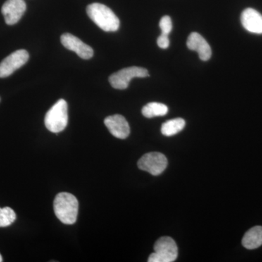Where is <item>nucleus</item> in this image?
<instances>
[{"mask_svg":"<svg viewBox=\"0 0 262 262\" xmlns=\"http://www.w3.org/2000/svg\"><path fill=\"white\" fill-rule=\"evenodd\" d=\"M185 120L182 118L172 119L164 122L161 127V132L165 136H172L181 132L185 127Z\"/></svg>","mask_w":262,"mask_h":262,"instance_id":"obj_15","label":"nucleus"},{"mask_svg":"<svg viewBox=\"0 0 262 262\" xmlns=\"http://www.w3.org/2000/svg\"><path fill=\"white\" fill-rule=\"evenodd\" d=\"M155 252L151 253L149 262H173L178 257V247L171 237H162L157 241Z\"/></svg>","mask_w":262,"mask_h":262,"instance_id":"obj_4","label":"nucleus"},{"mask_svg":"<svg viewBox=\"0 0 262 262\" xmlns=\"http://www.w3.org/2000/svg\"><path fill=\"white\" fill-rule=\"evenodd\" d=\"M243 27L253 34H262V15L253 8H247L241 14Z\"/></svg>","mask_w":262,"mask_h":262,"instance_id":"obj_12","label":"nucleus"},{"mask_svg":"<svg viewBox=\"0 0 262 262\" xmlns=\"http://www.w3.org/2000/svg\"><path fill=\"white\" fill-rule=\"evenodd\" d=\"M29 58V53L26 50H18L11 53L0 63V78L11 75L15 71L23 67Z\"/></svg>","mask_w":262,"mask_h":262,"instance_id":"obj_7","label":"nucleus"},{"mask_svg":"<svg viewBox=\"0 0 262 262\" xmlns=\"http://www.w3.org/2000/svg\"><path fill=\"white\" fill-rule=\"evenodd\" d=\"M61 41L62 45L67 49L75 52L82 59H90L94 56L93 48L72 34L69 33L63 34L61 37Z\"/></svg>","mask_w":262,"mask_h":262,"instance_id":"obj_9","label":"nucleus"},{"mask_svg":"<svg viewBox=\"0 0 262 262\" xmlns=\"http://www.w3.org/2000/svg\"><path fill=\"white\" fill-rule=\"evenodd\" d=\"M187 45L189 50L198 52L202 61H206L211 58V48L206 39L198 33L190 34L188 37Z\"/></svg>","mask_w":262,"mask_h":262,"instance_id":"obj_11","label":"nucleus"},{"mask_svg":"<svg viewBox=\"0 0 262 262\" xmlns=\"http://www.w3.org/2000/svg\"><path fill=\"white\" fill-rule=\"evenodd\" d=\"M168 112L166 105L158 102L147 103L141 110V113L146 118H153L155 117L164 116Z\"/></svg>","mask_w":262,"mask_h":262,"instance_id":"obj_14","label":"nucleus"},{"mask_svg":"<svg viewBox=\"0 0 262 262\" xmlns=\"http://www.w3.org/2000/svg\"><path fill=\"white\" fill-rule=\"evenodd\" d=\"M27 10L24 0H7L2 8V13L4 16L5 23L8 25H14L18 23Z\"/></svg>","mask_w":262,"mask_h":262,"instance_id":"obj_8","label":"nucleus"},{"mask_svg":"<svg viewBox=\"0 0 262 262\" xmlns=\"http://www.w3.org/2000/svg\"><path fill=\"white\" fill-rule=\"evenodd\" d=\"M149 72L146 69L139 67H130L115 72L108 78L110 84L114 89L118 90L126 89L129 82L136 77L144 78L149 77Z\"/></svg>","mask_w":262,"mask_h":262,"instance_id":"obj_5","label":"nucleus"},{"mask_svg":"<svg viewBox=\"0 0 262 262\" xmlns=\"http://www.w3.org/2000/svg\"><path fill=\"white\" fill-rule=\"evenodd\" d=\"M89 18L104 32H116L120 27V20L106 5L93 3L87 8Z\"/></svg>","mask_w":262,"mask_h":262,"instance_id":"obj_2","label":"nucleus"},{"mask_svg":"<svg viewBox=\"0 0 262 262\" xmlns=\"http://www.w3.org/2000/svg\"><path fill=\"white\" fill-rule=\"evenodd\" d=\"M104 124L112 135L117 139H126L130 134L128 122L122 115H115L108 116L105 119Z\"/></svg>","mask_w":262,"mask_h":262,"instance_id":"obj_10","label":"nucleus"},{"mask_svg":"<svg viewBox=\"0 0 262 262\" xmlns=\"http://www.w3.org/2000/svg\"><path fill=\"white\" fill-rule=\"evenodd\" d=\"M55 214L62 223L73 225L77 222L79 203L73 194L61 192L57 194L53 203Z\"/></svg>","mask_w":262,"mask_h":262,"instance_id":"obj_1","label":"nucleus"},{"mask_svg":"<svg viewBox=\"0 0 262 262\" xmlns=\"http://www.w3.org/2000/svg\"><path fill=\"white\" fill-rule=\"evenodd\" d=\"M68 120V105L65 100L60 99L46 114L45 125L48 130L57 134L64 130Z\"/></svg>","mask_w":262,"mask_h":262,"instance_id":"obj_3","label":"nucleus"},{"mask_svg":"<svg viewBox=\"0 0 262 262\" xmlns=\"http://www.w3.org/2000/svg\"><path fill=\"white\" fill-rule=\"evenodd\" d=\"M242 244L247 249H256L262 246V227L256 226L245 234Z\"/></svg>","mask_w":262,"mask_h":262,"instance_id":"obj_13","label":"nucleus"},{"mask_svg":"<svg viewBox=\"0 0 262 262\" xmlns=\"http://www.w3.org/2000/svg\"><path fill=\"white\" fill-rule=\"evenodd\" d=\"M160 28L161 29L162 34L168 35L171 32L172 28H173L171 18L168 15L163 17L160 21Z\"/></svg>","mask_w":262,"mask_h":262,"instance_id":"obj_17","label":"nucleus"},{"mask_svg":"<svg viewBox=\"0 0 262 262\" xmlns=\"http://www.w3.org/2000/svg\"><path fill=\"white\" fill-rule=\"evenodd\" d=\"M158 46L160 48H163V49H166L170 46V40H169L168 35L167 34H161V35L158 37Z\"/></svg>","mask_w":262,"mask_h":262,"instance_id":"obj_18","label":"nucleus"},{"mask_svg":"<svg viewBox=\"0 0 262 262\" xmlns=\"http://www.w3.org/2000/svg\"><path fill=\"white\" fill-rule=\"evenodd\" d=\"M16 220V214L10 207L0 208V227H8Z\"/></svg>","mask_w":262,"mask_h":262,"instance_id":"obj_16","label":"nucleus"},{"mask_svg":"<svg viewBox=\"0 0 262 262\" xmlns=\"http://www.w3.org/2000/svg\"><path fill=\"white\" fill-rule=\"evenodd\" d=\"M168 166L166 157L160 152H150L143 155L138 162V167L141 170L153 176H159Z\"/></svg>","mask_w":262,"mask_h":262,"instance_id":"obj_6","label":"nucleus"},{"mask_svg":"<svg viewBox=\"0 0 262 262\" xmlns=\"http://www.w3.org/2000/svg\"><path fill=\"white\" fill-rule=\"evenodd\" d=\"M3 261V257H2L1 254H0V262Z\"/></svg>","mask_w":262,"mask_h":262,"instance_id":"obj_19","label":"nucleus"}]
</instances>
